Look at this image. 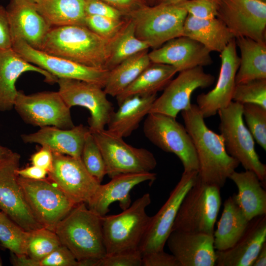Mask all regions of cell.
<instances>
[{"mask_svg":"<svg viewBox=\"0 0 266 266\" xmlns=\"http://www.w3.org/2000/svg\"><path fill=\"white\" fill-rule=\"evenodd\" d=\"M184 127L194 144L199 164L198 178L202 182L224 186L239 162L227 153L221 135L206 126L197 104L181 111Z\"/></svg>","mask_w":266,"mask_h":266,"instance_id":"cell-1","label":"cell"},{"mask_svg":"<svg viewBox=\"0 0 266 266\" xmlns=\"http://www.w3.org/2000/svg\"><path fill=\"white\" fill-rule=\"evenodd\" d=\"M110 41L84 25L53 27L40 50L85 66L108 69Z\"/></svg>","mask_w":266,"mask_h":266,"instance_id":"cell-2","label":"cell"},{"mask_svg":"<svg viewBox=\"0 0 266 266\" xmlns=\"http://www.w3.org/2000/svg\"><path fill=\"white\" fill-rule=\"evenodd\" d=\"M85 203L76 205L57 225L54 232L76 259L100 260L106 255L101 216Z\"/></svg>","mask_w":266,"mask_h":266,"instance_id":"cell-3","label":"cell"},{"mask_svg":"<svg viewBox=\"0 0 266 266\" xmlns=\"http://www.w3.org/2000/svg\"><path fill=\"white\" fill-rule=\"evenodd\" d=\"M151 202L146 193L120 213L101 216L106 254L138 250L151 220L146 212Z\"/></svg>","mask_w":266,"mask_h":266,"instance_id":"cell-4","label":"cell"},{"mask_svg":"<svg viewBox=\"0 0 266 266\" xmlns=\"http://www.w3.org/2000/svg\"><path fill=\"white\" fill-rule=\"evenodd\" d=\"M220 189L202 182L198 177L180 204L172 231L213 234L221 205Z\"/></svg>","mask_w":266,"mask_h":266,"instance_id":"cell-5","label":"cell"},{"mask_svg":"<svg viewBox=\"0 0 266 266\" xmlns=\"http://www.w3.org/2000/svg\"><path fill=\"white\" fill-rule=\"evenodd\" d=\"M218 113L220 135L227 153L245 170L254 172L266 186V166L260 160L254 138L244 124L242 104L232 101Z\"/></svg>","mask_w":266,"mask_h":266,"instance_id":"cell-6","label":"cell"},{"mask_svg":"<svg viewBox=\"0 0 266 266\" xmlns=\"http://www.w3.org/2000/svg\"><path fill=\"white\" fill-rule=\"evenodd\" d=\"M187 12L177 5H144L127 17L134 22L135 35L150 48H157L182 35Z\"/></svg>","mask_w":266,"mask_h":266,"instance_id":"cell-7","label":"cell"},{"mask_svg":"<svg viewBox=\"0 0 266 266\" xmlns=\"http://www.w3.org/2000/svg\"><path fill=\"white\" fill-rule=\"evenodd\" d=\"M143 130L146 137L154 145L179 159L184 172L199 171V161L192 140L185 127L176 118L149 113L144 122Z\"/></svg>","mask_w":266,"mask_h":266,"instance_id":"cell-8","label":"cell"},{"mask_svg":"<svg viewBox=\"0 0 266 266\" xmlns=\"http://www.w3.org/2000/svg\"><path fill=\"white\" fill-rule=\"evenodd\" d=\"M18 181L32 214L43 228L54 232L76 205L49 178L33 180L18 176Z\"/></svg>","mask_w":266,"mask_h":266,"instance_id":"cell-9","label":"cell"},{"mask_svg":"<svg viewBox=\"0 0 266 266\" xmlns=\"http://www.w3.org/2000/svg\"><path fill=\"white\" fill-rule=\"evenodd\" d=\"M91 133L101 152L110 178L122 174L150 172L156 167L157 160L148 150L133 147L105 129Z\"/></svg>","mask_w":266,"mask_h":266,"instance_id":"cell-10","label":"cell"},{"mask_svg":"<svg viewBox=\"0 0 266 266\" xmlns=\"http://www.w3.org/2000/svg\"><path fill=\"white\" fill-rule=\"evenodd\" d=\"M14 108L25 123L33 126H54L64 129L75 126L70 108L58 92L26 95L18 91Z\"/></svg>","mask_w":266,"mask_h":266,"instance_id":"cell-11","label":"cell"},{"mask_svg":"<svg viewBox=\"0 0 266 266\" xmlns=\"http://www.w3.org/2000/svg\"><path fill=\"white\" fill-rule=\"evenodd\" d=\"M198 175V171L183 172L166 201L157 213L151 216L138 248L142 257L164 250L180 204L188 190L196 183Z\"/></svg>","mask_w":266,"mask_h":266,"instance_id":"cell-12","label":"cell"},{"mask_svg":"<svg viewBox=\"0 0 266 266\" xmlns=\"http://www.w3.org/2000/svg\"><path fill=\"white\" fill-rule=\"evenodd\" d=\"M57 83L59 94L70 108L80 106L89 111L90 132L104 129L114 109L102 88L91 83L68 78H58Z\"/></svg>","mask_w":266,"mask_h":266,"instance_id":"cell-13","label":"cell"},{"mask_svg":"<svg viewBox=\"0 0 266 266\" xmlns=\"http://www.w3.org/2000/svg\"><path fill=\"white\" fill-rule=\"evenodd\" d=\"M217 17L235 38L248 37L266 43V2L258 0H219Z\"/></svg>","mask_w":266,"mask_h":266,"instance_id":"cell-14","label":"cell"},{"mask_svg":"<svg viewBox=\"0 0 266 266\" xmlns=\"http://www.w3.org/2000/svg\"><path fill=\"white\" fill-rule=\"evenodd\" d=\"M48 178L75 205L87 204L100 183L87 170L81 158L53 152Z\"/></svg>","mask_w":266,"mask_h":266,"instance_id":"cell-15","label":"cell"},{"mask_svg":"<svg viewBox=\"0 0 266 266\" xmlns=\"http://www.w3.org/2000/svg\"><path fill=\"white\" fill-rule=\"evenodd\" d=\"M12 49L27 62L48 71L58 78L78 80L103 89L109 70L89 67L35 49L23 40L13 43Z\"/></svg>","mask_w":266,"mask_h":266,"instance_id":"cell-16","label":"cell"},{"mask_svg":"<svg viewBox=\"0 0 266 266\" xmlns=\"http://www.w3.org/2000/svg\"><path fill=\"white\" fill-rule=\"evenodd\" d=\"M215 78L206 73L202 66H197L179 72L156 98L149 113H159L176 118L178 114L189 108L191 97L197 89L210 86Z\"/></svg>","mask_w":266,"mask_h":266,"instance_id":"cell-17","label":"cell"},{"mask_svg":"<svg viewBox=\"0 0 266 266\" xmlns=\"http://www.w3.org/2000/svg\"><path fill=\"white\" fill-rule=\"evenodd\" d=\"M21 156L16 152L0 164V208L26 231L42 227L32 214L18 181Z\"/></svg>","mask_w":266,"mask_h":266,"instance_id":"cell-18","label":"cell"},{"mask_svg":"<svg viewBox=\"0 0 266 266\" xmlns=\"http://www.w3.org/2000/svg\"><path fill=\"white\" fill-rule=\"evenodd\" d=\"M220 57L221 66L215 87L197 97V105L204 118L216 115L220 109L227 106L232 101L235 76L239 66L235 38L220 53Z\"/></svg>","mask_w":266,"mask_h":266,"instance_id":"cell-19","label":"cell"},{"mask_svg":"<svg viewBox=\"0 0 266 266\" xmlns=\"http://www.w3.org/2000/svg\"><path fill=\"white\" fill-rule=\"evenodd\" d=\"M13 43L23 40L40 50L51 27L37 10L33 0H11L5 8Z\"/></svg>","mask_w":266,"mask_h":266,"instance_id":"cell-20","label":"cell"},{"mask_svg":"<svg viewBox=\"0 0 266 266\" xmlns=\"http://www.w3.org/2000/svg\"><path fill=\"white\" fill-rule=\"evenodd\" d=\"M210 52L199 42L185 36L171 39L148 53L152 63L175 67L178 72L211 65Z\"/></svg>","mask_w":266,"mask_h":266,"instance_id":"cell-21","label":"cell"},{"mask_svg":"<svg viewBox=\"0 0 266 266\" xmlns=\"http://www.w3.org/2000/svg\"><path fill=\"white\" fill-rule=\"evenodd\" d=\"M166 243L180 266H214L213 234L172 231Z\"/></svg>","mask_w":266,"mask_h":266,"instance_id":"cell-22","label":"cell"},{"mask_svg":"<svg viewBox=\"0 0 266 266\" xmlns=\"http://www.w3.org/2000/svg\"><path fill=\"white\" fill-rule=\"evenodd\" d=\"M266 242V214L250 220L242 235L231 247L216 251L217 266H252Z\"/></svg>","mask_w":266,"mask_h":266,"instance_id":"cell-23","label":"cell"},{"mask_svg":"<svg viewBox=\"0 0 266 266\" xmlns=\"http://www.w3.org/2000/svg\"><path fill=\"white\" fill-rule=\"evenodd\" d=\"M157 174L151 172L122 174L111 178L105 184H100L96 193L87 204L88 207L100 216L109 211L110 205L119 201L120 207L124 210L131 204V191L136 185L146 182H153Z\"/></svg>","mask_w":266,"mask_h":266,"instance_id":"cell-24","label":"cell"},{"mask_svg":"<svg viewBox=\"0 0 266 266\" xmlns=\"http://www.w3.org/2000/svg\"><path fill=\"white\" fill-rule=\"evenodd\" d=\"M27 71L42 74L49 83H54L58 80L48 71L26 61L12 48L0 51V111H9L14 108L18 91L16 88V82L22 73Z\"/></svg>","mask_w":266,"mask_h":266,"instance_id":"cell-25","label":"cell"},{"mask_svg":"<svg viewBox=\"0 0 266 266\" xmlns=\"http://www.w3.org/2000/svg\"><path fill=\"white\" fill-rule=\"evenodd\" d=\"M89 127L82 124L68 129L54 126L41 127L37 132L21 135L26 143H36L46 146L53 152L81 158L85 139Z\"/></svg>","mask_w":266,"mask_h":266,"instance_id":"cell-26","label":"cell"},{"mask_svg":"<svg viewBox=\"0 0 266 266\" xmlns=\"http://www.w3.org/2000/svg\"><path fill=\"white\" fill-rule=\"evenodd\" d=\"M157 94L136 95L125 99L116 111L112 114L106 129L111 133L126 137L138 127L144 117L149 114Z\"/></svg>","mask_w":266,"mask_h":266,"instance_id":"cell-27","label":"cell"},{"mask_svg":"<svg viewBox=\"0 0 266 266\" xmlns=\"http://www.w3.org/2000/svg\"><path fill=\"white\" fill-rule=\"evenodd\" d=\"M182 35L199 42L210 52L221 53L235 38L225 24L217 17L199 19L189 14L184 22Z\"/></svg>","mask_w":266,"mask_h":266,"instance_id":"cell-28","label":"cell"},{"mask_svg":"<svg viewBox=\"0 0 266 266\" xmlns=\"http://www.w3.org/2000/svg\"><path fill=\"white\" fill-rule=\"evenodd\" d=\"M229 178L237 188V194L234 193L235 201L249 221L257 216L266 214V191L254 172L235 170Z\"/></svg>","mask_w":266,"mask_h":266,"instance_id":"cell-29","label":"cell"},{"mask_svg":"<svg viewBox=\"0 0 266 266\" xmlns=\"http://www.w3.org/2000/svg\"><path fill=\"white\" fill-rule=\"evenodd\" d=\"M223 206L213 233L214 247L216 251L233 246L242 235L249 221L236 203L234 194L225 200Z\"/></svg>","mask_w":266,"mask_h":266,"instance_id":"cell-30","label":"cell"},{"mask_svg":"<svg viewBox=\"0 0 266 266\" xmlns=\"http://www.w3.org/2000/svg\"><path fill=\"white\" fill-rule=\"evenodd\" d=\"M235 42L241 54L235 84L266 79V43L245 37L236 38Z\"/></svg>","mask_w":266,"mask_h":266,"instance_id":"cell-31","label":"cell"},{"mask_svg":"<svg viewBox=\"0 0 266 266\" xmlns=\"http://www.w3.org/2000/svg\"><path fill=\"white\" fill-rule=\"evenodd\" d=\"M178 72L173 66L151 63L129 86L116 97L118 105L131 97L157 94L164 90Z\"/></svg>","mask_w":266,"mask_h":266,"instance_id":"cell-32","label":"cell"},{"mask_svg":"<svg viewBox=\"0 0 266 266\" xmlns=\"http://www.w3.org/2000/svg\"><path fill=\"white\" fill-rule=\"evenodd\" d=\"M38 11L51 27L85 26V0H38Z\"/></svg>","mask_w":266,"mask_h":266,"instance_id":"cell-33","label":"cell"},{"mask_svg":"<svg viewBox=\"0 0 266 266\" xmlns=\"http://www.w3.org/2000/svg\"><path fill=\"white\" fill-rule=\"evenodd\" d=\"M148 50L140 52L123 61L109 70L103 90L116 97L129 86L152 63Z\"/></svg>","mask_w":266,"mask_h":266,"instance_id":"cell-34","label":"cell"},{"mask_svg":"<svg viewBox=\"0 0 266 266\" xmlns=\"http://www.w3.org/2000/svg\"><path fill=\"white\" fill-rule=\"evenodd\" d=\"M149 48L146 42L137 37L134 22L127 17L124 26L111 39L107 69L110 70L125 59Z\"/></svg>","mask_w":266,"mask_h":266,"instance_id":"cell-35","label":"cell"},{"mask_svg":"<svg viewBox=\"0 0 266 266\" xmlns=\"http://www.w3.org/2000/svg\"><path fill=\"white\" fill-rule=\"evenodd\" d=\"M30 232L24 230L6 214L0 211L1 245L16 255H26Z\"/></svg>","mask_w":266,"mask_h":266,"instance_id":"cell-36","label":"cell"},{"mask_svg":"<svg viewBox=\"0 0 266 266\" xmlns=\"http://www.w3.org/2000/svg\"><path fill=\"white\" fill-rule=\"evenodd\" d=\"M56 233L45 228L30 232L26 255L35 261L43 259L61 245Z\"/></svg>","mask_w":266,"mask_h":266,"instance_id":"cell-37","label":"cell"},{"mask_svg":"<svg viewBox=\"0 0 266 266\" xmlns=\"http://www.w3.org/2000/svg\"><path fill=\"white\" fill-rule=\"evenodd\" d=\"M10 262L15 266H78V261L71 251L61 244L43 259L35 261L26 255L10 252Z\"/></svg>","mask_w":266,"mask_h":266,"instance_id":"cell-38","label":"cell"},{"mask_svg":"<svg viewBox=\"0 0 266 266\" xmlns=\"http://www.w3.org/2000/svg\"><path fill=\"white\" fill-rule=\"evenodd\" d=\"M81 159L88 172L101 183L106 175L105 163L101 152L90 131L85 139Z\"/></svg>","mask_w":266,"mask_h":266,"instance_id":"cell-39","label":"cell"},{"mask_svg":"<svg viewBox=\"0 0 266 266\" xmlns=\"http://www.w3.org/2000/svg\"><path fill=\"white\" fill-rule=\"evenodd\" d=\"M242 115L254 139L266 150V109L260 105L242 104Z\"/></svg>","mask_w":266,"mask_h":266,"instance_id":"cell-40","label":"cell"},{"mask_svg":"<svg viewBox=\"0 0 266 266\" xmlns=\"http://www.w3.org/2000/svg\"><path fill=\"white\" fill-rule=\"evenodd\" d=\"M232 101L257 104L266 109V79L235 84Z\"/></svg>","mask_w":266,"mask_h":266,"instance_id":"cell-41","label":"cell"},{"mask_svg":"<svg viewBox=\"0 0 266 266\" xmlns=\"http://www.w3.org/2000/svg\"><path fill=\"white\" fill-rule=\"evenodd\" d=\"M126 20L86 15L85 26L100 36L110 39L121 30Z\"/></svg>","mask_w":266,"mask_h":266,"instance_id":"cell-42","label":"cell"},{"mask_svg":"<svg viewBox=\"0 0 266 266\" xmlns=\"http://www.w3.org/2000/svg\"><path fill=\"white\" fill-rule=\"evenodd\" d=\"M176 5L195 18L211 19L217 17L219 0H184Z\"/></svg>","mask_w":266,"mask_h":266,"instance_id":"cell-43","label":"cell"},{"mask_svg":"<svg viewBox=\"0 0 266 266\" xmlns=\"http://www.w3.org/2000/svg\"><path fill=\"white\" fill-rule=\"evenodd\" d=\"M142 257L138 250L106 254L98 266H142Z\"/></svg>","mask_w":266,"mask_h":266,"instance_id":"cell-44","label":"cell"},{"mask_svg":"<svg viewBox=\"0 0 266 266\" xmlns=\"http://www.w3.org/2000/svg\"><path fill=\"white\" fill-rule=\"evenodd\" d=\"M86 15H97L116 20L126 17L121 12L102 0H85Z\"/></svg>","mask_w":266,"mask_h":266,"instance_id":"cell-45","label":"cell"},{"mask_svg":"<svg viewBox=\"0 0 266 266\" xmlns=\"http://www.w3.org/2000/svg\"><path fill=\"white\" fill-rule=\"evenodd\" d=\"M143 266H180L175 257L161 250L151 252L142 256Z\"/></svg>","mask_w":266,"mask_h":266,"instance_id":"cell-46","label":"cell"},{"mask_svg":"<svg viewBox=\"0 0 266 266\" xmlns=\"http://www.w3.org/2000/svg\"><path fill=\"white\" fill-rule=\"evenodd\" d=\"M12 39L6 8L0 5V51L11 49Z\"/></svg>","mask_w":266,"mask_h":266,"instance_id":"cell-47","label":"cell"},{"mask_svg":"<svg viewBox=\"0 0 266 266\" xmlns=\"http://www.w3.org/2000/svg\"><path fill=\"white\" fill-rule=\"evenodd\" d=\"M32 165L46 170L49 172L53 166V154L52 150L46 146L41 147L31 157Z\"/></svg>","mask_w":266,"mask_h":266,"instance_id":"cell-48","label":"cell"},{"mask_svg":"<svg viewBox=\"0 0 266 266\" xmlns=\"http://www.w3.org/2000/svg\"><path fill=\"white\" fill-rule=\"evenodd\" d=\"M121 12L126 17L131 12L147 5L143 0H102Z\"/></svg>","mask_w":266,"mask_h":266,"instance_id":"cell-49","label":"cell"},{"mask_svg":"<svg viewBox=\"0 0 266 266\" xmlns=\"http://www.w3.org/2000/svg\"><path fill=\"white\" fill-rule=\"evenodd\" d=\"M18 176L33 180H42L47 178L48 172L42 168L32 165L17 170Z\"/></svg>","mask_w":266,"mask_h":266,"instance_id":"cell-50","label":"cell"},{"mask_svg":"<svg viewBox=\"0 0 266 266\" xmlns=\"http://www.w3.org/2000/svg\"><path fill=\"white\" fill-rule=\"evenodd\" d=\"M266 266V242L262 245L252 266Z\"/></svg>","mask_w":266,"mask_h":266,"instance_id":"cell-51","label":"cell"},{"mask_svg":"<svg viewBox=\"0 0 266 266\" xmlns=\"http://www.w3.org/2000/svg\"><path fill=\"white\" fill-rule=\"evenodd\" d=\"M13 153L9 148L0 144V164L9 158Z\"/></svg>","mask_w":266,"mask_h":266,"instance_id":"cell-52","label":"cell"},{"mask_svg":"<svg viewBox=\"0 0 266 266\" xmlns=\"http://www.w3.org/2000/svg\"><path fill=\"white\" fill-rule=\"evenodd\" d=\"M183 0H158L157 4L162 3L176 5Z\"/></svg>","mask_w":266,"mask_h":266,"instance_id":"cell-53","label":"cell"},{"mask_svg":"<svg viewBox=\"0 0 266 266\" xmlns=\"http://www.w3.org/2000/svg\"><path fill=\"white\" fill-rule=\"evenodd\" d=\"M148 5H154L157 4L158 0H143Z\"/></svg>","mask_w":266,"mask_h":266,"instance_id":"cell-54","label":"cell"},{"mask_svg":"<svg viewBox=\"0 0 266 266\" xmlns=\"http://www.w3.org/2000/svg\"><path fill=\"white\" fill-rule=\"evenodd\" d=\"M2 266V260L0 255V266Z\"/></svg>","mask_w":266,"mask_h":266,"instance_id":"cell-55","label":"cell"},{"mask_svg":"<svg viewBox=\"0 0 266 266\" xmlns=\"http://www.w3.org/2000/svg\"><path fill=\"white\" fill-rule=\"evenodd\" d=\"M261 0V1H265V2H266V0Z\"/></svg>","mask_w":266,"mask_h":266,"instance_id":"cell-56","label":"cell"},{"mask_svg":"<svg viewBox=\"0 0 266 266\" xmlns=\"http://www.w3.org/2000/svg\"><path fill=\"white\" fill-rule=\"evenodd\" d=\"M33 0V1H34L35 2H36L38 0Z\"/></svg>","mask_w":266,"mask_h":266,"instance_id":"cell-57","label":"cell"},{"mask_svg":"<svg viewBox=\"0 0 266 266\" xmlns=\"http://www.w3.org/2000/svg\"></svg>","mask_w":266,"mask_h":266,"instance_id":"cell-58","label":"cell"}]
</instances>
